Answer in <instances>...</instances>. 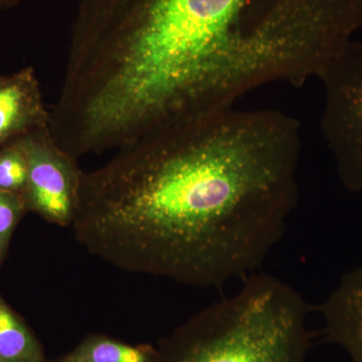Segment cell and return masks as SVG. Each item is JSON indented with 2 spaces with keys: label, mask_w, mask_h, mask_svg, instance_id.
Listing matches in <instances>:
<instances>
[{
  "label": "cell",
  "mask_w": 362,
  "mask_h": 362,
  "mask_svg": "<svg viewBox=\"0 0 362 362\" xmlns=\"http://www.w3.org/2000/svg\"><path fill=\"white\" fill-rule=\"evenodd\" d=\"M21 1L23 0H0V7L6 9L11 8V7L18 6Z\"/></svg>",
  "instance_id": "8fae6325"
},
{
  "label": "cell",
  "mask_w": 362,
  "mask_h": 362,
  "mask_svg": "<svg viewBox=\"0 0 362 362\" xmlns=\"http://www.w3.org/2000/svg\"><path fill=\"white\" fill-rule=\"evenodd\" d=\"M25 211V202L21 195L0 190V261L6 255L14 228Z\"/></svg>",
  "instance_id": "30bf717a"
},
{
  "label": "cell",
  "mask_w": 362,
  "mask_h": 362,
  "mask_svg": "<svg viewBox=\"0 0 362 362\" xmlns=\"http://www.w3.org/2000/svg\"><path fill=\"white\" fill-rule=\"evenodd\" d=\"M28 162L23 194L26 209L59 226H70L83 170L52 137L49 126L18 137Z\"/></svg>",
  "instance_id": "277c9868"
},
{
  "label": "cell",
  "mask_w": 362,
  "mask_h": 362,
  "mask_svg": "<svg viewBox=\"0 0 362 362\" xmlns=\"http://www.w3.org/2000/svg\"><path fill=\"white\" fill-rule=\"evenodd\" d=\"M157 350L151 345H131L94 335L81 343L61 362H156Z\"/></svg>",
  "instance_id": "52a82bcc"
},
{
  "label": "cell",
  "mask_w": 362,
  "mask_h": 362,
  "mask_svg": "<svg viewBox=\"0 0 362 362\" xmlns=\"http://www.w3.org/2000/svg\"><path fill=\"white\" fill-rule=\"evenodd\" d=\"M26 181L28 162L18 137L0 148V190L23 197Z\"/></svg>",
  "instance_id": "9c48e42d"
},
{
  "label": "cell",
  "mask_w": 362,
  "mask_h": 362,
  "mask_svg": "<svg viewBox=\"0 0 362 362\" xmlns=\"http://www.w3.org/2000/svg\"><path fill=\"white\" fill-rule=\"evenodd\" d=\"M318 310L326 340L342 347L352 362H362V264L343 275Z\"/></svg>",
  "instance_id": "8992f818"
},
{
  "label": "cell",
  "mask_w": 362,
  "mask_h": 362,
  "mask_svg": "<svg viewBox=\"0 0 362 362\" xmlns=\"http://www.w3.org/2000/svg\"><path fill=\"white\" fill-rule=\"evenodd\" d=\"M83 171L70 228L93 256L197 288L256 273L298 202L301 138L275 110L185 117Z\"/></svg>",
  "instance_id": "6da1fadb"
},
{
  "label": "cell",
  "mask_w": 362,
  "mask_h": 362,
  "mask_svg": "<svg viewBox=\"0 0 362 362\" xmlns=\"http://www.w3.org/2000/svg\"><path fill=\"white\" fill-rule=\"evenodd\" d=\"M51 111L32 66L0 75V148L30 131L47 127Z\"/></svg>",
  "instance_id": "5b68a950"
},
{
  "label": "cell",
  "mask_w": 362,
  "mask_h": 362,
  "mask_svg": "<svg viewBox=\"0 0 362 362\" xmlns=\"http://www.w3.org/2000/svg\"><path fill=\"white\" fill-rule=\"evenodd\" d=\"M0 362H26V361H13V359H2V358H0Z\"/></svg>",
  "instance_id": "7c38bea8"
},
{
  "label": "cell",
  "mask_w": 362,
  "mask_h": 362,
  "mask_svg": "<svg viewBox=\"0 0 362 362\" xmlns=\"http://www.w3.org/2000/svg\"><path fill=\"white\" fill-rule=\"evenodd\" d=\"M309 311L291 286L256 272L161 339L156 362H306Z\"/></svg>",
  "instance_id": "7a4b0ae2"
},
{
  "label": "cell",
  "mask_w": 362,
  "mask_h": 362,
  "mask_svg": "<svg viewBox=\"0 0 362 362\" xmlns=\"http://www.w3.org/2000/svg\"><path fill=\"white\" fill-rule=\"evenodd\" d=\"M0 358L42 362L39 344L0 298Z\"/></svg>",
  "instance_id": "ba28073f"
},
{
  "label": "cell",
  "mask_w": 362,
  "mask_h": 362,
  "mask_svg": "<svg viewBox=\"0 0 362 362\" xmlns=\"http://www.w3.org/2000/svg\"><path fill=\"white\" fill-rule=\"evenodd\" d=\"M318 78L325 94L320 128L338 176L362 192V42L350 40Z\"/></svg>",
  "instance_id": "3957f363"
}]
</instances>
